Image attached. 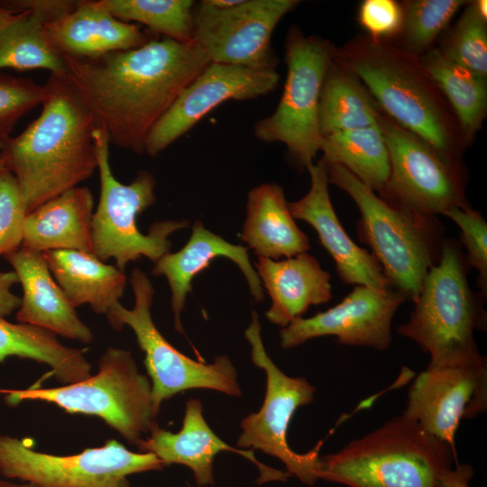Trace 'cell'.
I'll return each instance as SVG.
<instances>
[{
    "label": "cell",
    "mask_w": 487,
    "mask_h": 487,
    "mask_svg": "<svg viewBox=\"0 0 487 487\" xmlns=\"http://www.w3.org/2000/svg\"><path fill=\"white\" fill-rule=\"evenodd\" d=\"M67 84L109 142L143 154L153 125L210 63L196 42L166 37L94 58L62 55Z\"/></svg>",
    "instance_id": "1"
},
{
    "label": "cell",
    "mask_w": 487,
    "mask_h": 487,
    "mask_svg": "<svg viewBox=\"0 0 487 487\" xmlns=\"http://www.w3.org/2000/svg\"><path fill=\"white\" fill-rule=\"evenodd\" d=\"M44 87L40 115L19 135L0 139V155L17 179L27 214L97 169L92 115L63 76L51 74Z\"/></svg>",
    "instance_id": "2"
},
{
    "label": "cell",
    "mask_w": 487,
    "mask_h": 487,
    "mask_svg": "<svg viewBox=\"0 0 487 487\" xmlns=\"http://www.w3.org/2000/svg\"><path fill=\"white\" fill-rule=\"evenodd\" d=\"M333 60L354 73L379 107L446 158L469 146L457 119L420 58L393 41L358 35L335 47Z\"/></svg>",
    "instance_id": "3"
},
{
    "label": "cell",
    "mask_w": 487,
    "mask_h": 487,
    "mask_svg": "<svg viewBox=\"0 0 487 487\" xmlns=\"http://www.w3.org/2000/svg\"><path fill=\"white\" fill-rule=\"evenodd\" d=\"M456 460L449 445L400 415L320 456L318 478L348 487H439Z\"/></svg>",
    "instance_id": "4"
},
{
    "label": "cell",
    "mask_w": 487,
    "mask_h": 487,
    "mask_svg": "<svg viewBox=\"0 0 487 487\" xmlns=\"http://www.w3.org/2000/svg\"><path fill=\"white\" fill-rule=\"evenodd\" d=\"M467 273L460 244L444 238L439 260L425 276L409 319L397 328L399 335L411 339L430 355L428 367L483 357L474 332L486 329L484 296L472 290Z\"/></svg>",
    "instance_id": "5"
},
{
    "label": "cell",
    "mask_w": 487,
    "mask_h": 487,
    "mask_svg": "<svg viewBox=\"0 0 487 487\" xmlns=\"http://www.w3.org/2000/svg\"><path fill=\"white\" fill-rule=\"evenodd\" d=\"M326 167L328 182L348 194L360 211L359 240L371 248L391 288L414 303L439 260L443 225L436 216L388 203L342 166Z\"/></svg>",
    "instance_id": "6"
},
{
    "label": "cell",
    "mask_w": 487,
    "mask_h": 487,
    "mask_svg": "<svg viewBox=\"0 0 487 487\" xmlns=\"http://www.w3.org/2000/svg\"><path fill=\"white\" fill-rule=\"evenodd\" d=\"M93 140L100 179V197L92 219L93 253L102 262L114 258L115 266L123 271L130 262L142 257L155 262L170 252L169 236L188 227L189 222H155L148 234L141 233L136 218L156 201L154 177L147 170H140L131 183H121L110 167L107 133L96 127Z\"/></svg>",
    "instance_id": "7"
},
{
    "label": "cell",
    "mask_w": 487,
    "mask_h": 487,
    "mask_svg": "<svg viewBox=\"0 0 487 487\" xmlns=\"http://www.w3.org/2000/svg\"><path fill=\"white\" fill-rule=\"evenodd\" d=\"M6 399L10 404L41 400L69 413L97 416L135 446L157 425L151 381L139 372L131 352L115 347L104 352L97 373L86 380L61 387L10 391Z\"/></svg>",
    "instance_id": "8"
},
{
    "label": "cell",
    "mask_w": 487,
    "mask_h": 487,
    "mask_svg": "<svg viewBox=\"0 0 487 487\" xmlns=\"http://www.w3.org/2000/svg\"><path fill=\"white\" fill-rule=\"evenodd\" d=\"M130 283L134 297L133 307L127 309L119 302L106 318L116 331L124 326L133 331L144 353L156 413H159L162 401L188 390L208 389L240 396L237 372L231 360L226 355H220L212 363H204L176 349L152 320L151 309L154 289L147 274L139 268L133 269Z\"/></svg>",
    "instance_id": "9"
},
{
    "label": "cell",
    "mask_w": 487,
    "mask_h": 487,
    "mask_svg": "<svg viewBox=\"0 0 487 487\" xmlns=\"http://www.w3.org/2000/svg\"><path fill=\"white\" fill-rule=\"evenodd\" d=\"M334 46L317 35L306 36L291 26L285 42L287 77L275 111L254 125V135L266 142L286 145L295 161L305 168L320 151L319 97Z\"/></svg>",
    "instance_id": "10"
},
{
    "label": "cell",
    "mask_w": 487,
    "mask_h": 487,
    "mask_svg": "<svg viewBox=\"0 0 487 487\" xmlns=\"http://www.w3.org/2000/svg\"><path fill=\"white\" fill-rule=\"evenodd\" d=\"M377 104V103H376ZM377 123L390 158V176L378 196L414 213L436 216L452 207H470L461 161H452L426 140L400 126L377 105Z\"/></svg>",
    "instance_id": "11"
},
{
    "label": "cell",
    "mask_w": 487,
    "mask_h": 487,
    "mask_svg": "<svg viewBox=\"0 0 487 487\" xmlns=\"http://www.w3.org/2000/svg\"><path fill=\"white\" fill-rule=\"evenodd\" d=\"M163 467L153 454L132 452L114 439L76 455H55L0 435V473L39 487H131L130 474Z\"/></svg>",
    "instance_id": "12"
},
{
    "label": "cell",
    "mask_w": 487,
    "mask_h": 487,
    "mask_svg": "<svg viewBox=\"0 0 487 487\" xmlns=\"http://www.w3.org/2000/svg\"><path fill=\"white\" fill-rule=\"evenodd\" d=\"M250 344L253 363L266 373V392L262 408L241 422L239 447H252L280 459L290 475L313 485L318 478L322 442L305 454L293 451L288 443L289 422L301 406L312 402L316 387L301 377H290L279 369L268 355L255 311L244 332Z\"/></svg>",
    "instance_id": "13"
},
{
    "label": "cell",
    "mask_w": 487,
    "mask_h": 487,
    "mask_svg": "<svg viewBox=\"0 0 487 487\" xmlns=\"http://www.w3.org/2000/svg\"><path fill=\"white\" fill-rule=\"evenodd\" d=\"M299 1L243 0L216 9L205 1L193 8V41L210 62L258 69H276L278 59L271 44L279 22Z\"/></svg>",
    "instance_id": "14"
},
{
    "label": "cell",
    "mask_w": 487,
    "mask_h": 487,
    "mask_svg": "<svg viewBox=\"0 0 487 487\" xmlns=\"http://www.w3.org/2000/svg\"><path fill=\"white\" fill-rule=\"evenodd\" d=\"M487 410V360L427 367L413 381L402 415L455 449L464 419Z\"/></svg>",
    "instance_id": "15"
},
{
    "label": "cell",
    "mask_w": 487,
    "mask_h": 487,
    "mask_svg": "<svg viewBox=\"0 0 487 487\" xmlns=\"http://www.w3.org/2000/svg\"><path fill=\"white\" fill-rule=\"evenodd\" d=\"M406 300L393 288L355 285L337 305L308 318L298 317L281 328L280 345L289 349L332 335L340 345L387 350L392 341L393 317Z\"/></svg>",
    "instance_id": "16"
},
{
    "label": "cell",
    "mask_w": 487,
    "mask_h": 487,
    "mask_svg": "<svg viewBox=\"0 0 487 487\" xmlns=\"http://www.w3.org/2000/svg\"><path fill=\"white\" fill-rule=\"evenodd\" d=\"M279 80L276 69L210 62L151 129L144 153L156 156L223 102L267 95L277 87Z\"/></svg>",
    "instance_id": "17"
},
{
    "label": "cell",
    "mask_w": 487,
    "mask_h": 487,
    "mask_svg": "<svg viewBox=\"0 0 487 487\" xmlns=\"http://www.w3.org/2000/svg\"><path fill=\"white\" fill-rule=\"evenodd\" d=\"M306 169L310 174V188L299 200L288 203L293 218L303 220L315 229L345 283L391 288L373 255L358 246L342 226L330 199L324 161L320 160Z\"/></svg>",
    "instance_id": "18"
},
{
    "label": "cell",
    "mask_w": 487,
    "mask_h": 487,
    "mask_svg": "<svg viewBox=\"0 0 487 487\" xmlns=\"http://www.w3.org/2000/svg\"><path fill=\"white\" fill-rule=\"evenodd\" d=\"M136 446L142 453L156 455L165 466L179 464L188 466L194 473L198 487L214 483L213 463L216 455L232 451L253 462L260 471L258 483L270 481L285 482L290 474L269 467L257 460L253 450L237 449L225 443L206 422L202 403L190 399L186 402L181 429L177 433L158 426Z\"/></svg>",
    "instance_id": "19"
},
{
    "label": "cell",
    "mask_w": 487,
    "mask_h": 487,
    "mask_svg": "<svg viewBox=\"0 0 487 487\" xmlns=\"http://www.w3.org/2000/svg\"><path fill=\"white\" fill-rule=\"evenodd\" d=\"M12 265L23 289L16 313L18 323L90 344L91 329L78 317L48 267L42 253L20 247L4 256Z\"/></svg>",
    "instance_id": "20"
},
{
    "label": "cell",
    "mask_w": 487,
    "mask_h": 487,
    "mask_svg": "<svg viewBox=\"0 0 487 487\" xmlns=\"http://www.w3.org/2000/svg\"><path fill=\"white\" fill-rule=\"evenodd\" d=\"M220 257L233 261L239 267L256 302L264 299L262 282L250 262L247 247L225 241L197 221L187 244L176 253L169 252L162 255L152 270V275H163L167 279L171 292L174 326L178 332L184 333L180 314L185 308L186 298L192 290V280L209 267L212 260Z\"/></svg>",
    "instance_id": "21"
},
{
    "label": "cell",
    "mask_w": 487,
    "mask_h": 487,
    "mask_svg": "<svg viewBox=\"0 0 487 487\" xmlns=\"http://www.w3.org/2000/svg\"><path fill=\"white\" fill-rule=\"evenodd\" d=\"M6 8L22 12L0 32V69H48L51 75L64 76L66 64L51 43L46 23L72 11V0L0 1Z\"/></svg>",
    "instance_id": "22"
},
{
    "label": "cell",
    "mask_w": 487,
    "mask_h": 487,
    "mask_svg": "<svg viewBox=\"0 0 487 487\" xmlns=\"http://www.w3.org/2000/svg\"><path fill=\"white\" fill-rule=\"evenodd\" d=\"M45 27L61 55L78 58L128 51L151 40L135 24L113 16L98 0H80L73 11L46 23Z\"/></svg>",
    "instance_id": "23"
},
{
    "label": "cell",
    "mask_w": 487,
    "mask_h": 487,
    "mask_svg": "<svg viewBox=\"0 0 487 487\" xmlns=\"http://www.w3.org/2000/svg\"><path fill=\"white\" fill-rule=\"evenodd\" d=\"M255 268L271 299L265 316L282 328L301 317L309 306L332 298L330 273L308 253L280 261L258 257Z\"/></svg>",
    "instance_id": "24"
},
{
    "label": "cell",
    "mask_w": 487,
    "mask_h": 487,
    "mask_svg": "<svg viewBox=\"0 0 487 487\" xmlns=\"http://www.w3.org/2000/svg\"><path fill=\"white\" fill-rule=\"evenodd\" d=\"M94 198L87 187H75L28 213L22 248L45 253L73 250L93 253Z\"/></svg>",
    "instance_id": "25"
},
{
    "label": "cell",
    "mask_w": 487,
    "mask_h": 487,
    "mask_svg": "<svg viewBox=\"0 0 487 487\" xmlns=\"http://www.w3.org/2000/svg\"><path fill=\"white\" fill-rule=\"evenodd\" d=\"M246 214L241 238L258 257L276 261L309 250V240L291 216L280 186L266 183L253 188Z\"/></svg>",
    "instance_id": "26"
},
{
    "label": "cell",
    "mask_w": 487,
    "mask_h": 487,
    "mask_svg": "<svg viewBox=\"0 0 487 487\" xmlns=\"http://www.w3.org/2000/svg\"><path fill=\"white\" fill-rule=\"evenodd\" d=\"M42 253L74 308L87 304L96 313L106 317L120 302L127 278L116 266L105 263L92 253L53 250Z\"/></svg>",
    "instance_id": "27"
},
{
    "label": "cell",
    "mask_w": 487,
    "mask_h": 487,
    "mask_svg": "<svg viewBox=\"0 0 487 487\" xmlns=\"http://www.w3.org/2000/svg\"><path fill=\"white\" fill-rule=\"evenodd\" d=\"M9 356L28 358L49 365L64 385L91 376L83 350L63 345L57 335L35 326L14 324L0 317V363Z\"/></svg>",
    "instance_id": "28"
},
{
    "label": "cell",
    "mask_w": 487,
    "mask_h": 487,
    "mask_svg": "<svg viewBox=\"0 0 487 487\" xmlns=\"http://www.w3.org/2000/svg\"><path fill=\"white\" fill-rule=\"evenodd\" d=\"M377 104L351 71L331 61L325 75L318 106L322 137L377 123Z\"/></svg>",
    "instance_id": "29"
},
{
    "label": "cell",
    "mask_w": 487,
    "mask_h": 487,
    "mask_svg": "<svg viewBox=\"0 0 487 487\" xmlns=\"http://www.w3.org/2000/svg\"><path fill=\"white\" fill-rule=\"evenodd\" d=\"M320 151L326 164L342 166L358 180L381 192L390 176V158L378 123L336 133L322 139Z\"/></svg>",
    "instance_id": "30"
},
{
    "label": "cell",
    "mask_w": 487,
    "mask_h": 487,
    "mask_svg": "<svg viewBox=\"0 0 487 487\" xmlns=\"http://www.w3.org/2000/svg\"><path fill=\"white\" fill-rule=\"evenodd\" d=\"M419 58L445 96L470 144L486 117V79L446 59L437 48L433 47Z\"/></svg>",
    "instance_id": "31"
},
{
    "label": "cell",
    "mask_w": 487,
    "mask_h": 487,
    "mask_svg": "<svg viewBox=\"0 0 487 487\" xmlns=\"http://www.w3.org/2000/svg\"><path fill=\"white\" fill-rule=\"evenodd\" d=\"M113 16L136 22L164 37L179 41H193L192 0H98Z\"/></svg>",
    "instance_id": "32"
},
{
    "label": "cell",
    "mask_w": 487,
    "mask_h": 487,
    "mask_svg": "<svg viewBox=\"0 0 487 487\" xmlns=\"http://www.w3.org/2000/svg\"><path fill=\"white\" fill-rule=\"evenodd\" d=\"M467 3L464 0L402 1V23L395 44L409 53L422 56L433 48L454 15Z\"/></svg>",
    "instance_id": "33"
},
{
    "label": "cell",
    "mask_w": 487,
    "mask_h": 487,
    "mask_svg": "<svg viewBox=\"0 0 487 487\" xmlns=\"http://www.w3.org/2000/svg\"><path fill=\"white\" fill-rule=\"evenodd\" d=\"M437 50L450 61L487 78V18L480 14L475 1H468Z\"/></svg>",
    "instance_id": "34"
},
{
    "label": "cell",
    "mask_w": 487,
    "mask_h": 487,
    "mask_svg": "<svg viewBox=\"0 0 487 487\" xmlns=\"http://www.w3.org/2000/svg\"><path fill=\"white\" fill-rule=\"evenodd\" d=\"M46 89L28 78L0 72V139L10 136L15 124L41 105Z\"/></svg>",
    "instance_id": "35"
},
{
    "label": "cell",
    "mask_w": 487,
    "mask_h": 487,
    "mask_svg": "<svg viewBox=\"0 0 487 487\" xmlns=\"http://www.w3.org/2000/svg\"><path fill=\"white\" fill-rule=\"evenodd\" d=\"M444 216L460 228L461 244L464 246L468 266L477 270L482 295L487 294V223L482 215L471 207H452Z\"/></svg>",
    "instance_id": "36"
},
{
    "label": "cell",
    "mask_w": 487,
    "mask_h": 487,
    "mask_svg": "<svg viewBox=\"0 0 487 487\" xmlns=\"http://www.w3.org/2000/svg\"><path fill=\"white\" fill-rule=\"evenodd\" d=\"M27 215L22 192L14 174L0 171V256L22 246Z\"/></svg>",
    "instance_id": "37"
},
{
    "label": "cell",
    "mask_w": 487,
    "mask_h": 487,
    "mask_svg": "<svg viewBox=\"0 0 487 487\" xmlns=\"http://www.w3.org/2000/svg\"><path fill=\"white\" fill-rule=\"evenodd\" d=\"M357 19L369 37L392 41L401 27L400 3L394 0H364L359 6Z\"/></svg>",
    "instance_id": "38"
},
{
    "label": "cell",
    "mask_w": 487,
    "mask_h": 487,
    "mask_svg": "<svg viewBox=\"0 0 487 487\" xmlns=\"http://www.w3.org/2000/svg\"><path fill=\"white\" fill-rule=\"evenodd\" d=\"M18 282L14 271L0 272V317L9 316L19 308L22 299L11 291L12 287Z\"/></svg>",
    "instance_id": "39"
},
{
    "label": "cell",
    "mask_w": 487,
    "mask_h": 487,
    "mask_svg": "<svg viewBox=\"0 0 487 487\" xmlns=\"http://www.w3.org/2000/svg\"><path fill=\"white\" fill-rule=\"evenodd\" d=\"M473 476V470L469 464L456 463L455 468H451L443 475L439 487H470Z\"/></svg>",
    "instance_id": "40"
},
{
    "label": "cell",
    "mask_w": 487,
    "mask_h": 487,
    "mask_svg": "<svg viewBox=\"0 0 487 487\" xmlns=\"http://www.w3.org/2000/svg\"><path fill=\"white\" fill-rule=\"evenodd\" d=\"M22 12L5 7L0 4V32L9 23L16 20Z\"/></svg>",
    "instance_id": "41"
},
{
    "label": "cell",
    "mask_w": 487,
    "mask_h": 487,
    "mask_svg": "<svg viewBox=\"0 0 487 487\" xmlns=\"http://www.w3.org/2000/svg\"><path fill=\"white\" fill-rule=\"evenodd\" d=\"M206 4L208 5L216 8V9H227L234 7L240 3H242L243 0H204Z\"/></svg>",
    "instance_id": "42"
},
{
    "label": "cell",
    "mask_w": 487,
    "mask_h": 487,
    "mask_svg": "<svg viewBox=\"0 0 487 487\" xmlns=\"http://www.w3.org/2000/svg\"><path fill=\"white\" fill-rule=\"evenodd\" d=\"M0 487H39V486L32 483H29V482L14 483V482L0 480Z\"/></svg>",
    "instance_id": "43"
},
{
    "label": "cell",
    "mask_w": 487,
    "mask_h": 487,
    "mask_svg": "<svg viewBox=\"0 0 487 487\" xmlns=\"http://www.w3.org/2000/svg\"><path fill=\"white\" fill-rule=\"evenodd\" d=\"M6 170L4 158L0 155V171Z\"/></svg>",
    "instance_id": "44"
},
{
    "label": "cell",
    "mask_w": 487,
    "mask_h": 487,
    "mask_svg": "<svg viewBox=\"0 0 487 487\" xmlns=\"http://www.w3.org/2000/svg\"><path fill=\"white\" fill-rule=\"evenodd\" d=\"M188 487H192V486L188 484Z\"/></svg>",
    "instance_id": "45"
}]
</instances>
